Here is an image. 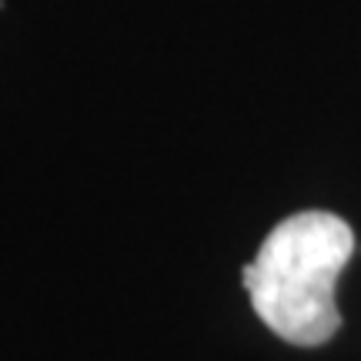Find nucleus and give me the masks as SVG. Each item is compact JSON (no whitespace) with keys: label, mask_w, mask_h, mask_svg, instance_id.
I'll list each match as a JSON object with an SVG mask.
<instances>
[{"label":"nucleus","mask_w":361,"mask_h":361,"mask_svg":"<svg viewBox=\"0 0 361 361\" xmlns=\"http://www.w3.org/2000/svg\"><path fill=\"white\" fill-rule=\"evenodd\" d=\"M355 251L348 221L328 211L284 218L241 274L251 308L278 338L318 348L341 328L335 284Z\"/></svg>","instance_id":"nucleus-1"}]
</instances>
